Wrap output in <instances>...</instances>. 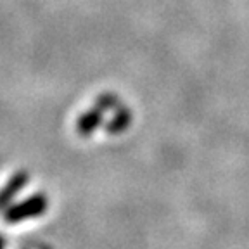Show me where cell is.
Wrapping results in <instances>:
<instances>
[{"label": "cell", "instance_id": "obj_1", "mask_svg": "<svg viewBox=\"0 0 249 249\" xmlns=\"http://www.w3.org/2000/svg\"><path fill=\"white\" fill-rule=\"evenodd\" d=\"M49 208V199L45 194H33L31 197L24 199V201L18 202V204H11L7 210L4 211V220L9 225L14 223H21L30 218L42 216Z\"/></svg>", "mask_w": 249, "mask_h": 249}, {"label": "cell", "instance_id": "obj_2", "mask_svg": "<svg viewBox=\"0 0 249 249\" xmlns=\"http://www.w3.org/2000/svg\"><path fill=\"white\" fill-rule=\"evenodd\" d=\"M30 182V175L26 171H18L11 177L7 183H5L2 189H0V210H7L11 206V202L14 201V197L21 192L26 183Z\"/></svg>", "mask_w": 249, "mask_h": 249}, {"label": "cell", "instance_id": "obj_3", "mask_svg": "<svg viewBox=\"0 0 249 249\" xmlns=\"http://www.w3.org/2000/svg\"><path fill=\"white\" fill-rule=\"evenodd\" d=\"M102 120H104V113H102L101 109L99 107L90 109V111L83 113L82 116L76 120V132L83 137L90 135V133L95 132V130L101 126Z\"/></svg>", "mask_w": 249, "mask_h": 249}, {"label": "cell", "instance_id": "obj_4", "mask_svg": "<svg viewBox=\"0 0 249 249\" xmlns=\"http://www.w3.org/2000/svg\"><path fill=\"white\" fill-rule=\"evenodd\" d=\"M130 123H132V113H130V109L121 107L120 106V107L114 111V116L106 124V130H107V133L118 135V133H123L124 130L128 128Z\"/></svg>", "mask_w": 249, "mask_h": 249}, {"label": "cell", "instance_id": "obj_5", "mask_svg": "<svg viewBox=\"0 0 249 249\" xmlns=\"http://www.w3.org/2000/svg\"><path fill=\"white\" fill-rule=\"evenodd\" d=\"M95 107H99L104 113V111H116L120 107V101H118L116 93H101L97 99H95Z\"/></svg>", "mask_w": 249, "mask_h": 249}, {"label": "cell", "instance_id": "obj_6", "mask_svg": "<svg viewBox=\"0 0 249 249\" xmlns=\"http://www.w3.org/2000/svg\"><path fill=\"white\" fill-rule=\"evenodd\" d=\"M0 249H5V239L0 235Z\"/></svg>", "mask_w": 249, "mask_h": 249}]
</instances>
